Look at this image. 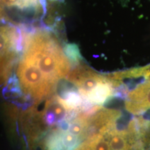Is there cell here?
<instances>
[{"instance_id": "cell-1", "label": "cell", "mask_w": 150, "mask_h": 150, "mask_svg": "<svg viewBox=\"0 0 150 150\" xmlns=\"http://www.w3.org/2000/svg\"><path fill=\"white\" fill-rule=\"evenodd\" d=\"M22 49V31L10 24L0 25V87L6 86Z\"/></svg>"}]
</instances>
